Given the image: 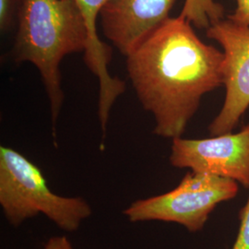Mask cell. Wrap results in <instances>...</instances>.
<instances>
[{"label":"cell","mask_w":249,"mask_h":249,"mask_svg":"<svg viewBox=\"0 0 249 249\" xmlns=\"http://www.w3.org/2000/svg\"><path fill=\"white\" fill-rule=\"evenodd\" d=\"M223 53L196 36L193 25L169 18L126 56V70L153 133L183 136L205 94L223 85Z\"/></svg>","instance_id":"cell-1"},{"label":"cell","mask_w":249,"mask_h":249,"mask_svg":"<svg viewBox=\"0 0 249 249\" xmlns=\"http://www.w3.org/2000/svg\"><path fill=\"white\" fill-rule=\"evenodd\" d=\"M17 20L12 58L18 64L31 63L38 70L55 130L64 102L59 66L67 55L87 49L85 19L73 0H23Z\"/></svg>","instance_id":"cell-2"},{"label":"cell","mask_w":249,"mask_h":249,"mask_svg":"<svg viewBox=\"0 0 249 249\" xmlns=\"http://www.w3.org/2000/svg\"><path fill=\"white\" fill-rule=\"evenodd\" d=\"M0 205L13 226L44 214L66 231L78 230L91 214L83 197L53 193L39 167L18 151L4 146L0 147Z\"/></svg>","instance_id":"cell-3"},{"label":"cell","mask_w":249,"mask_h":249,"mask_svg":"<svg viewBox=\"0 0 249 249\" xmlns=\"http://www.w3.org/2000/svg\"><path fill=\"white\" fill-rule=\"evenodd\" d=\"M238 191L239 184L233 180L190 171L176 188L136 200L123 214L131 223H175L196 232L204 228L218 205L234 198Z\"/></svg>","instance_id":"cell-4"},{"label":"cell","mask_w":249,"mask_h":249,"mask_svg":"<svg viewBox=\"0 0 249 249\" xmlns=\"http://www.w3.org/2000/svg\"><path fill=\"white\" fill-rule=\"evenodd\" d=\"M223 53V107L209 125L211 136L231 133L249 107V27L223 18L207 29Z\"/></svg>","instance_id":"cell-5"},{"label":"cell","mask_w":249,"mask_h":249,"mask_svg":"<svg viewBox=\"0 0 249 249\" xmlns=\"http://www.w3.org/2000/svg\"><path fill=\"white\" fill-rule=\"evenodd\" d=\"M169 160L176 168L231 179L249 188V124L237 133L174 139Z\"/></svg>","instance_id":"cell-6"},{"label":"cell","mask_w":249,"mask_h":249,"mask_svg":"<svg viewBox=\"0 0 249 249\" xmlns=\"http://www.w3.org/2000/svg\"><path fill=\"white\" fill-rule=\"evenodd\" d=\"M177 0H108L100 12L104 36L127 56L168 18Z\"/></svg>","instance_id":"cell-7"},{"label":"cell","mask_w":249,"mask_h":249,"mask_svg":"<svg viewBox=\"0 0 249 249\" xmlns=\"http://www.w3.org/2000/svg\"><path fill=\"white\" fill-rule=\"evenodd\" d=\"M85 19L89 33V45L84 51V60L89 71L99 80V92L103 96H111L122 87V80L114 78L108 71L111 49L103 43L97 33V19L108 0H73Z\"/></svg>","instance_id":"cell-8"},{"label":"cell","mask_w":249,"mask_h":249,"mask_svg":"<svg viewBox=\"0 0 249 249\" xmlns=\"http://www.w3.org/2000/svg\"><path fill=\"white\" fill-rule=\"evenodd\" d=\"M179 16L186 18L193 26L207 30L224 18V10L215 0H185Z\"/></svg>","instance_id":"cell-9"},{"label":"cell","mask_w":249,"mask_h":249,"mask_svg":"<svg viewBox=\"0 0 249 249\" xmlns=\"http://www.w3.org/2000/svg\"><path fill=\"white\" fill-rule=\"evenodd\" d=\"M23 0H0V30L7 32L18 19Z\"/></svg>","instance_id":"cell-10"},{"label":"cell","mask_w":249,"mask_h":249,"mask_svg":"<svg viewBox=\"0 0 249 249\" xmlns=\"http://www.w3.org/2000/svg\"><path fill=\"white\" fill-rule=\"evenodd\" d=\"M231 249H249V196L240 212V226Z\"/></svg>","instance_id":"cell-11"},{"label":"cell","mask_w":249,"mask_h":249,"mask_svg":"<svg viewBox=\"0 0 249 249\" xmlns=\"http://www.w3.org/2000/svg\"><path fill=\"white\" fill-rule=\"evenodd\" d=\"M236 8L228 18L243 25L249 27V0H235Z\"/></svg>","instance_id":"cell-12"},{"label":"cell","mask_w":249,"mask_h":249,"mask_svg":"<svg viewBox=\"0 0 249 249\" xmlns=\"http://www.w3.org/2000/svg\"><path fill=\"white\" fill-rule=\"evenodd\" d=\"M44 249H73V247L66 236H53L45 243Z\"/></svg>","instance_id":"cell-13"}]
</instances>
